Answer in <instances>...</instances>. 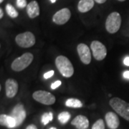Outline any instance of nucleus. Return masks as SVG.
Returning a JSON list of instances; mask_svg holds the SVG:
<instances>
[{"instance_id": "7c9ffc66", "label": "nucleus", "mask_w": 129, "mask_h": 129, "mask_svg": "<svg viewBox=\"0 0 129 129\" xmlns=\"http://www.w3.org/2000/svg\"><path fill=\"white\" fill-rule=\"evenodd\" d=\"M50 129H57V128H56L55 127H51Z\"/></svg>"}, {"instance_id": "b1692460", "label": "nucleus", "mask_w": 129, "mask_h": 129, "mask_svg": "<svg viewBox=\"0 0 129 129\" xmlns=\"http://www.w3.org/2000/svg\"><path fill=\"white\" fill-rule=\"evenodd\" d=\"M54 75V70H50L47 72L46 73L44 74V78L45 79H49Z\"/></svg>"}, {"instance_id": "dca6fc26", "label": "nucleus", "mask_w": 129, "mask_h": 129, "mask_svg": "<svg viewBox=\"0 0 129 129\" xmlns=\"http://www.w3.org/2000/svg\"><path fill=\"white\" fill-rule=\"evenodd\" d=\"M94 6V0H80L78 5L79 12L85 13L90 11Z\"/></svg>"}, {"instance_id": "412c9836", "label": "nucleus", "mask_w": 129, "mask_h": 129, "mask_svg": "<svg viewBox=\"0 0 129 129\" xmlns=\"http://www.w3.org/2000/svg\"><path fill=\"white\" fill-rule=\"evenodd\" d=\"M106 125H105V122L103 119H98L97 120L94 124L92 125V129H105Z\"/></svg>"}, {"instance_id": "4be33fe9", "label": "nucleus", "mask_w": 129, "mask_h": 129, "mask_svg": "<svg viewBox=\"0 0 129 129\" xmlns=\"http://www.w3.org/2000/svg\"><path fill=\"white\" fill-rule=\"evenodd\" d=\"M17 6L20 9L25 8L27 6V0H17Z\"/></svg>"}, {"instance_id": "c756f323", "label": "nucleus", "mask_w": 129, "mask_h": 129, "mask_svg": "<svg viewBox=\"0 0 129 129\" xmlns=\"http://www.w3.org/2000/svg\"><path fill=\"white\" fill-rule=\"evenodd\" d=\"M57 0H50V2L52 3H55V2Z\"/></svg>"}, {"instance_id": "7ed1b4c3", "label": "nucleus", "mask_w": 129, "mask_h": 129, "mask_svg": "<svg viewBox=\"0 0 129 129\" xmlns=\"http://www.w3.org/2000/svg\"><path fill=\"white\" fill-rule=\"evenodd\" d=\"M34 59V56L30 52H26L12 62L11 64V68L15 72H20L27 68L32 63Z\"/></svg>"}, {"instance_id": "9b49d317", "label": "nucleus", "mask_w": 129, "mask_h": 129, "mask_svg": "<svg viewBox=\"0 0 129 129\" xmlns=\"http://www.w3.org/2000/svg\"><path fill=\"white\" fill-rule=\"evenodd\" d=\"M18 89L19 85L16 80L11 78L7 80L5 83V91L7 98H14L18 92Z\"/></svg>"}, {"instance_id": "20e7f679", "label": "nucleus", "mask_w": 129, "mask_h": 129, "mask_svg": "<svg viewBox=\"0 0 129 129\" xmlns=\"http://www.w3.org/2000/svg\"><path fill=\"white\" fill-rule=\"evenodd\" d=\"M121 17L118 12H112L108 15L106 21V29L110 34H115L120 27Z\"/></svg>"}, {"instance_id": "bb28decb", "label": "nucleus", "mask_w": 129, "mask_h": 129, "mask_svg": "<svg viewBox=\"0 0 129 129\" xmlns=\"http://www.w3.org/2000/svg\"><path fill=\"white\" fill-rule=\"evenodd\" d=\"M26 129H37V126L34 124H30L28 125L27 127L26 128Z\"/></svg>"}, {"instance_id": "2eb2a0df", "label": "nucleus", "mask_w": 129, "mask_h": 129, "mask_svg": "<svg viewBox=\"0 0 129 129\" xmlns=\"http://www.w3.org/2000/svg\"><path fill=\"white\" fill-rule=\"evenodd\" d=\"M0 124L9 128L17 127V123L14 118L11 115H7L6 114H2L0 115Z\"/></svg>"}, {"instance_id": "393cba45", "label": "nucleus", "mask_w": 129, "mask_h": 129, "mask_svg": "<svg viewBox=\"0 0 129 129\" xmlns=\"http://www.w3.org/2000/svg\"><path fill=\"white\" fill-rule=\"evenodd\" d=\"M123 78L127 80H129V70H126L123 73Z\"/></svg>"}, {"instance_id": "a878e982", "label": "nucleus", "mask_w": 129, "mask_h": 129, "mask_svg": "<svg viewBox=\"0 0 129 129\" xmlns=\"http://www.w3.org/2000/svg\"><path fill=\"white\" fill-rule=\"evenodd\" d=\"M123 63L126 66H129V57H126L123 60Z\"/></svg>"}, {"instance_id": "a211bd4d", "label": "nucleus", "mask_w": 129, "mask_h": 129, "mask_svg": "<svg viewBox=\"0 0 129 129\" xmlns=\"http://www.w3.org/2000/svg\"><path fill=\"white\" fill-rule=\"evenodd\" d=\"M70 118H71V115L68 111H63V112L60 113L58 115V117H57L59 122L62 125L66 124L69 121Z\"/></svg>"}, {"instance_id": "6ab92c4d", "label": "nucleus", "mask_w": 129, "mask_h": 129, "mask_svg": "<svg viewBox=\"0 0 129 129\" xmlns=\"http://www.w3.org/2000/svg\"><path fill=\"white\" fill-rule=\"evenodd\" d=\"M6 11L7 14L12 18H17L18 17V12L11 4H7L6 5Z\"/></svg>"}, {"instance_id": "f257e3e1", "label": "nucleus", "mask_w": 129, "mask_h": 129, "mask_svg": "<svg viewBox=\"0 0 129 129\" xmlns=\"http://www.w3.org/2000/svg\"><path fill=\"white\" fill-rule=\"evenodd\" d=\"M109 104L114 111L123 118L125 120L129 121V103L119 98H113L109 101Z\"/></svg>"}, {"instance_id": "9d476101", "label": "nucleus", "mask_w": 129, "mask_h": 129, "mask_svg": "<svg viewBox=\"0 0 129 129\" xmlns=\"http://www.w3.org/2000/svg\"><path fill=\"white\" fill-rule=\"evenodd\" d=\"M77 51L80 57V59L83 64H89L91 62V53L89 47L84 44L80 43L77 47Z\"/></svg>"}, {"instance_id": "5701e85b", "label": "nucleus", "mask_w": 129, "mask_h": 129, "mask_svg": "<svg viewBox=\"0 0 129 129\" xmlns=\"http://www.w3.org/2000/svg\"><path fill=\"white\" fill-rule=\"evenodd\" d=\"M61 84H62V82L60 80H57L55 83H53L51 85V88L52 90H55V89L57 88L58 87H60V85H61Z\"/></svg>"}, {"instance_id": "0eeeda50", "label": "nucleus", "mask_w": 129, "mask_h": 129, "mask_svg": "<svg viewBox=\"0 0 129 129\" xmlns=\"http://www.w3.org/2000/svg\"><path fill=\"white\" fill-rule=\"evenodd\" d=\"M90 48L92 52V55L96 60L101 61L106 58L107 55V49L106 46L98 40H94L91 42Z\"/></svg>"}, {"instance_id": "4468645a", "label": "nucleus", "mask_w": 129, "mask_h": 129, "mask_svg": "<svg viewBox=\"0 0 129 129\" xmlns=\"http://www.w3.org/2000/svg\"><path fill=\"white\" fill-rule=\"evenodd\" d=\"M27 13L29 17L34 19L40 15V7L36 1H32L27 6Z\"/></svg>"}, {"instance_id": "cd10ccee", "label": "nucleus", "mask_w": 129, "mask_h": 129, "mask_svg": "<svg viewBox=\"0 0 129 129\" xmlns=\"http://www.w3.org/2000/svg\"><path fill=\"white\" fill-rule=\"evenodd\" d=\"M95 2H97L98 4H103V3H105L107 0H94Z\"/></svg>"}, {"instance_id": "423d86ee", "label": "nucleus", "mask_w": 129, "mask_h": 129, "mask_svg": "<svg viewBox=\"0 0 129 129\" xmlns=\"http://www.w3.org/2000/svg\"><path fill=\"white\" fill-rule=\"evenodd\" d=\"M32 97L34 100H35L38 103L50 106L54 104L56 101V98L55 95L52 93L45 90H37L32 94Z\"/></svg>"}, {"instance_id": "39448f33", "label": "nucleus", "mask_w": 129, "mask_h": 129, "mask_svg": "<svg viewBox=\"0 0 129 129\" xmlns=\"http://www.w3.org/2000/svg\"><path fill=\"white\" fill-rule=\"evenodd\" d=\"M15 42L21 47L29 48L35 44L36 39L33 33L30 32H25L17 35L15 37Z\"/></svg>"}, {"instance_id": "f3484780", "label": "nucleus", "mask_w": 129, "mask_h": 129, "mask_svg": "<svg viewBox=\"0 0 129 129\" xmlns=\"http://www.w3.org/2000/svg\"><path fill=\"white\" fill-rule=\"evenodd\" d=\"M65 106L69 108H80L83 106V103L78 99L76 98H69L65 102Z\"/></svg>"}, {"instance_id": "2f4dec72", "label": "nucleus", "mask_w": 129, "mask_h": 129, "mask_svg": "<svg viewBox=\"0 0 129 129\" xmlns=\"http://www.w3.org/2000/svg\"><path fill=\"white\" fill-rule=\"evenodd\" d=\"M4 2V0H0V3H2Z\"/></svg>"}, {"instance_id": "f03ea898", "label": "nucleus", "mask_w": 129, "mask_h": 129, "mask_svg": "<svg viewBox=\"0 0 129 129\" xmlns=\"http://www.w3.org/2000/svg\"><path fill=\"white\" fill-rule=\"evenodd\" d=\"M55 64L59 72L65 78H70L74 74V68L72 62L65 56L60 55L57 57Z\"/></svg>"}, {"instance_id": "ddd939ff", "label": "nucleus", "mask_w": 129, "mask_h": 129, "mask_svg": "<svg viewBox=\"0 0 129 129\" xmlns=\"http://www.w3.org/2000/svg\"><path fill=\"white\" fill-rule=\"evenodd\" d=\"M71 124L78 129H87L89 126V120L86 116L79 115L72 120Z\"/></svg>"}, {"instance_id": "c85d7f7f", "label": "nucleus", "mask_w": 129, "mask_h": 129, "mask_svg": "<svg viewBox=\"0 0 129 129\" xmlns=\"http://www.w3.org/2000/svg\"><path fill=\"white\" fill-rule=\"evenodd\" d=\"M4 16V12H3V9L0 8V19H2Z\"/></svg>"}, {"instance_id": "1a4fd4ad", "label": "nucleus", "mask_w": 129, "mask_h": 129, "mask_svg": "<svg viewBox=\"0 0 129 129\" xmlns=\"http://www.w3.org/2000/svg\"><path fill=\"white\" fill-rule=\"evenodd\" d=\"M71 17V12L69 9L63 8L57 11L52 17V21L57 24L62 25L68 22Z\"/></svg>"}, {"instance_id": "6e6552de", "label": "nucleus", "mask_w": 129, "mask_h": 129, "mask_svg": "<svg viewBox=\"0 0 129 129\" xmlns=\"http://www.w3.org/2000/svg\"><path fill=\"white\" fill-rule=\"evenodd\" d=\"M11 116H12L17 123V127L20 125L26 118L27 113L22 104L18 103L14 106L13 110L11 112Z\"/></svg>"}, {"instance_id": "f8f14e48", "label": "nucleus", "mask_w": 129, "mask_h": 129, "mask_svg": "<svg viewBox=\"0 0 129 129\" xmlns=\"http://www.w3.org/2000/svg\"><path fill=\"white\" fill-rule=\"evenodd\" d=\"M106 124L110 129H117L120 125V120L117 114L113 112H108L105 115Z\"/></svg>"}, {"instance_id": "aec40b11", "label": "nucleus", "mask_w": 129, "mask_h": 129, "mask_svg": "<svg viewBox=\"0 0 129 129\" xmlns=\"http://www.w3.org/2000/svg\"><path fill=\"white\" fill-rule=\"evenodd\" d=\"M53 119V115L52 113H45L43 115H42V123H43V125L48 124L50 122H51Z\"/></svg>"}, {"instance_id": "473e14b6", "label": "nucleus", "mask_w": 129, "mask_h": 129, "mask_svg": "<svg viewBox=\"0 0 129 129\" xmlns=\"http://www.w3.org/2000/svg\"><path fill=\"white\" fill-rule=\"evenodd\" d=\"M118 1H119V2H124L125 0H118Z\"/></svg>"}]
</instances>
